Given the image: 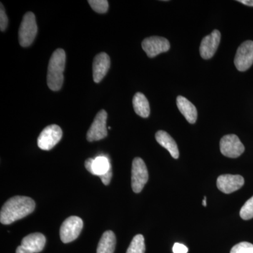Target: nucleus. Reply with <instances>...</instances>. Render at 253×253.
<instances>
[{"label":"nucleus","mask_w":253,"mask_h":253,"mask_svg":"<svg viewBox=\"0 0 253 253\" xmlns=\"http://www.w3.org/2000/svg\"><path fill=\"white\" fill-rule=\"evenodd\" d=\"M45 244V236L41 233L29 234L23 238L21 241V246H24L33 253H41L42 251Z\"/></svg>","instance_id":"obj_15"},{"label":"nucleus","mask_w":253,"mask_h":253,"mask_svg":"<svg viewBox=\"0 0 253 253\" xmlns=\"http://www.w3.org/2000/svg\"><path fill=\"white\" fill-rule=\"evenodd\" d=\"M110 66L111 59L106 53L101 52L95 56L92 65L93 79L95 83H99L102 81L107 74Z\"/></svg>","instance_id":"obj_13"},{"label":"nucleus","mask_w":253,"mask_h":253,"mask_svg":"<svg viewBox=\"0 0 253 253\" xmlns=\"http://www.w3.org/2000/svg\"><path fill=\"white\" fill-rule=\"evenodd\" d=\"M112 175V169H111L109 172H106V174H103V175L100 176L99 177L101 181H102L103 184H105V185H109L110 182H111Z\"/></svg>","instance_id":"obj_26"},{"label":"nucleus","mask_w":253,"mask_h":253,"mask_svg":"<svg viewBox=\"0 0 253 253\" xmlns=\"http://www.w3.org/2000/svg\"><path fill=\"white\" fill-rule=\"evenodd\" d=\"M66 66V52L58 49L50 58L47 71V85L52 91H59L62 87L63 72Z\"/></svg>","instance_id":"obj_2"},{"label":"nucleus","mask_w":253,"mask_h":253,"mask_svg":"<svg viewBox=\"0 0 253 253\" xmlns=\"http://www.w3.org/2000/svg\"><path fill=\"white\" fill-rule=\"evenodd\" d=\"M142 49L149 58H154L161 53L167 52L170 48L169 42L162 37L153 36L142 42Z\"/></svg>","instance_id":"obj_10"},{"label":"nucleus","mask_w":253,"mask_h":253,"mask_svg":"<svg viewBox=\"0 0 253 253\" xmlns=\"http://www.w3.org/2000/svg\"><path fill=\"white\" fill-rule=\"evenodd\" d=\"M111 168V163L109 158L105 156H98L94 159L92 167V174L94 175L101 176L106 174Z\"/></svg>","instance_id":"obj_19"},{"label":"nucleus","mask_w":253,"mask_h":253,"mask_svg":"<svg viewBox=\"0 0 253 253\" xmlns=\"http://www.w3.org/2000/svg\"><path fill=\"white\" fill-rule=\"evenodd\" d=\"M36 203L31 198L17 196L8 200L0 212L1 224L9 225L18 219H23L34 211Z\"/></svg>","instance_id":"obj_1"},{"label":"nucleus","mask_w":253,"mask_h":253,"mask_svg":"<svg viewBox=\"0 0 253 253\" xmlns=\"http://www.w3.org/2000/svg\"><path fill=\"white\" fill-rule=\"evenodd\" d=\"M234 64L238 71H247L253 64V41H248L238 48Z\"/></svg>","instance_id":"obj_7"},{"label":"nucleus","mask_w":253,"mask_h":253,"mask_svg":"<svg viewBox=\"0 0 253 253\" xmlns=\"http://www.w3.org/2000/svg\"><path fill=\"white\" fill-rule=\"evenodd\" d=\"M156 139L158 144L162 146L163 148L167 149L169 154L174 159H177L179 157V149L175 141L172 139L166 131L160 130L156 134Z\"/></svg>","instance_id":"obj_16"},{"label":"nucleus","mask_w":253,"mask_h":253,"mask_svg":"<svg viewBox=\"0 0 253 253\" xmlns=\"http://www.w3.org/2000/svg\"><path fill=\"white\" fill-rule=\"evenodd\" d=\"M38 33L36 16L33 13L28 12L23 16L22 22L18 31L20 44L27 47L32 44Z\"/></svg>","instance_id":"obj_3"},{"label":"nucleus","mask_w":253,"mask_h":253,"mask_svg":"<svg viewBox=\"0 0 253 253\" xmlns=\"http://www.w3.org/2000/svg\"><path fill=\"white\" fill-rule=\"evenodd\" d=\"M107 116V113L104 110H101L96 114L86 134L87 141H99L106 137L108 134L107 127H106Z\"/></svg>","instance_id":"obj_8"},{"label":"nucleus","mask_w":253,"mask_h":253,"mask_svg":"<svg viewBox=\"0 0 253 253\" xmlns=\"http://www.w3.org/2000/svg\"><path fill=\"white\" fill-rule=\"evenodd\" d=\"M62 135V129L59 126L51 125L46 126L38 137V146L44 151H49L59 142Z\"/></svg>","instance_id":"obj_6"},{"label":"nucleus","mask_w":253,"mask_h":253,"mask_svg":"<svg viewBox=\"0 0 253 253\" xmlns=\"http://www.w3.org/2000/svg\"><path fill=\"white\" fill-rule=\"evenodd\" d=\"M93 162H94L93 158H88L85 161V163H84L86 170L89 171L91 174H92Z\"/></svg>","instance_id":"obj_27"},{"label":"nucleus","mask_w":253,"mask_h":253,"mask_svg":"<svg viewBox=\"0 0 253 253\" xmlns=\"http://www.w3.org/2000/svg\"><path fill=\"white\" fill-rule=\"evenodd\" d=\"M221 40L220 32L214 30L211 34L205 37L200 46V54L204 59H210L217 51Z\"/></svg>","instance_id":"obj_11"},{"label":"nucleus","mask_w":253,"mask_h":253,"mask_svg":"<svg viewBox=\"0 0 253 253\" xmlns=\"http://www.w3.org/2000/svg\"><path fill=\"white\" fill-rule=\"evenodd\" d=\"M91 9L99 14H104L109 9V1L106 0H89Z\"/></svg>","instance_id":"obj_22"},{"label":"nucleus","mask_w":253,"mask_h":253,"mask_svg":"<svg viewBox=\"0 0 253 253\" xmlns=\"http://www.w3.org/2000/svg\"><path fill=\"white\" fill-rule=\"evenodd\" d=\"M244 182V177L239 174H223L217 178V186L221 192L229 194L241 189Z\"/></svg>","instance_id":"obj_12"},{"label":"nucleus","mask_w":253,"mask_h":253,"mask_svg":"<svg viewBox=\"0 0 253 253\" xmlns=\"http://www.w3.org/2000/svg\"><path fill=\"white\" fill-rule=\"evenodd\" d=\"M16 253H33L32 251H30L26 247L23 246H19L16 249Z\"/></svg>","instance_id":"obj_28"},{"label":"nucleus","mask_w":253,"mask_h":253,"mask_svg":"<svg viewBox=\"0 0 253 253\" xmlns=\"http://www.w3.org/2000/svg\"><path fill=\"white\" fill-rule=\"evenodd\" d=\"M1 9H0V30L1 31H4L8 26V18L3 4H1Z\"/></svg>","instance_id":"obj_24"},{"label":"nucleus","mask_w":253,"mask_h":253,"mask_svg":"<svg viewBox=\"0 0 253 253\" xmlns=\"http://www.w3.org/2000/svg\"><path fill=\"white\" fill-rule=\"evenodd\" d=\"M240 216L244 220H249L253 218V196L246 201L241 208Z\"/></svg>","instance_id":"obj_21"},{"label":"nucleus","mask_w":253,"mask_h":253,"mask_svg":"<svg viewBox=\"0 0 253 253\" xmlns=\"http://www.w3.org/2000/svg\"><path fill=\"white\" fill-rule=\"evenodd\" d=\"M206 200H207V199H206V196H205L204 201H203V205H204V207L207 206V201H206Z\"/></svg>","instance_id":"obj_30"},{"label":"nucleus","mask_w":253,"mask_h":253,"mask_svg":"<svg viewBox=\"0 0 253 253\" xmlns=\"http://www.w3.org/2000/svg\"><path fill=\"white\" fill-rule=\"evenodd\" d=\"M176 106L188 122L191 124H194L196 122L198 117L197 110L191 101L184 96H178L176 98Z\"/></svg>","instance_id":"obj_14"},{"label":"nucleus","mask_w":253,"mask_h":253,"mask_svg":"<svg viewBox=\"0 0 253 253\" xmlns=\"http://www.w3.org/2000/svg\"><path fill=\"white\" fill-rule=\"evenodd\" d=\"M83 227V221L77 216H71L63 221L60 229V237L64 244L75 241L80 234Z\"/></svg>","instance_id":"obj_5"},{"label":"nucleus","mask_w":253,"mask_h":253,"mask_svg":"<svg viewBox=\"0 0 253 253\" xmlns=\"http://www.w3.org/2000/svg\"><path fill=\"white\" fill-rule=\"evenodd\" d=\"M230 253H253V244L249 242L239 243L231 249Z\"/></svg>","instance_id":"obj_23"},{"label":"nucleus","mask_w":253,"mask_h":253,"mask_svg":"<svg viewBox=\"0 0 253 253\" xmlns=\"http://www.w3.org/2000/svg\"><path fill=\"white\" fill-rule=\"evenodd\" d=\"M133 107L138 116L142 118H148L150 115L149 101L146 96L141 92L136 93L132 100Z\"/></svg>","instance_id":"obj_18"},{"label":"nucleus","mask_w":253,"mask_h":253,"mask_svg":"<svg viewBox=\"0 0 253 253\" xmlns=\"http://www.w3.org/2000/svg\"><path fill=\"white\" fill-rule=\"evenodd\" d=\"M220 151L226 157L236 158L244 152L245 147L236 134H228L221 139Z\"/></svg>","instance_id":"obj_9"},{"label":"nucleus","mask_w":253,"mask_h":253,"mask_svg":"<svg viewBox=\"0 0 253 253\" xmlns=\"http://www.w3.org/2000/svg\"><path fill=\"white\" fill-rule=\"evenodd\" d=\"M172 251L174 253H187L189 249L184 245L176 243L173 246Z\"/></svg>","instance_id":"obj_25"},{"label":"nucleus","mask_w":253,"mask_h":253,"mask_svg":"<svg viewBox=\"0 0 253 253\" xmlns=\"http://www.w3.org/2000/svg\"><path fill=\"white\" fill-rule=\"evenodd\" d=\"M237 1L247 6H253V0H238Z\"/></svg>","instance_id":"obj_29"},{"label":"nucleus","mask_w":253,"mask_h":253,"mask_svg":"<svg viewBox=\"0 0 253 253\" xmlns=\"http://www.w3.org/2000/svg\"><path fill=\"white\" fill-rule=\"evenodd\" d=\"M145 250L146 248L144 236L141 234H138L133 238L126 253H144Z\"/></svg>","instance_id":"obj_20"},{"label":"nucleus","mask_w":253,"mask_h":253,"mask_svg":"<svg viewBox=\"0 0 253 253\" xmlns=\"http://www.w3.org/2000/svg\"><path fill=\"white\" fill-rule=\"evenodd\" d=\"M149 180V173L144 161L135 158L131 167V188L134 193H140Z\"/></svg>","instance_id":"obj_4"},{"label":"nucleus","mask_w":253,"mask_h":253,"mask_svg":"<svg viewBox=\"0 0 253 253\" xmlns=\"http://www.w3.org/2000/svg\"><path fill=\"white\" fill-rule=\"evenodd\" d=\"M116 238L112 231L104 233L99 244L96 253H113L116 249Z\"/></svg>","instance_id":"obj_17"}]
</instances>
